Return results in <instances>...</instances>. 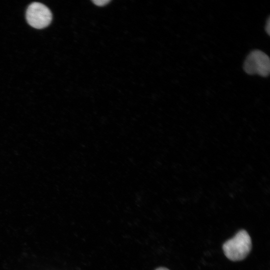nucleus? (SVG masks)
Listing matches in <instances>:
<instances>
[{
    "mask_svg": "<svg viewBox=\"0 0 270 270\" xmlns=\"http://www.w3.org/2000/svg\"><path fill=\"white\" fill-rule=\"evenodd\" d=\"M225 256L230 260L238 261L244 259L252 248L251 238L246 231L242 230L222 246Z\"/></svg>",
    "mask_w": 270,
    "mask_h": 270,
    "instance_id": "obj_1",
    "label": "nucleus"
},
{
    "mask_svg": "<svg viewBox=\"0 0 270 270\" xmlns=\"http://www.w3.org/2000/svg\"><path fill=\"white\" fill-rule=\"evenodd\" d=\"M92 2L96 6H104L110 2V1L109 0H92Z\"/></svg>",
    "mask_w": 270,
    "mask_h": 270,
    "instance_id": "obj_4",
    "label": "nucleus"
},
{
    "mask_svg": "<svg viewBox=\"0 0 270 270\" xmlns=\"http://www.w3.org/2000/svg\"><path fill=\"white\" fill-rule=\"evenodd\" d=\"M266 31L268 35L270 34V17L268 18V20L266 22V25L265 27Z\"/></svg>",
    "mask_w": 270,
    "mask_h": 270,
    "instance_id": "obj_5",
    "label": "nucleus"
},
{
    "mask_svg": "<svg viewBox=\"0 0 270 270\" xmlns=\"http://www.w3.org/2000/svg\"><path fill=\"white\" fill-rule=\"evenodd\" d=\"M26 19L31 26L42 29L50 24L52 14L50 9L44 4L34 2L28 6L26 10Z\"/></svg>",
    "mask_w": 270,
    "mask_h": 270,
    "instance_id": "obj_3",
    "label": "nucleus"
},
{
    "mask_svg": "<svg viewBox=\"0 0 270 270\" xmlns=\"http://www.w3.org/2000/svg\"><path fill=\"white\" fill-rule=\"evenodd\" d=\"M156 270H169L166 268H159L156 269Z\"/></svg>",
    "mask_w": 270,
    "mask_h": 270,
    "instance_id": "obj_6",
    "label": "nucleus"
},
{
    "mask_svg": "<svg viewBox=\"0 0 270 270\" xmlns=\"http://www.w3.org/2000/svg\"><path fill=\"white\" fill-rule=\"evenodd\" d=\"M244 72L248 74H258L266 77L270 72V60L264 52L254 50L246 56L243 66Z\"/></svg>",
    "mask_w": 270,
    "mask_h": 270,
    "instance_id": "obj_2",
    "label": "nucleus"
}]
</instances>
